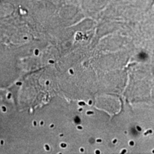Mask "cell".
Segmentation results:
<instances>
[{
	"label": "cell",
	"mask_w": 154,
	"mask_h": 154,
	"mask_svg": "<svg viewBox=\"0 0 154 154\" xmlns=\"http://www.w3.org/2000/svg\"><path fill=\"white\" fill-rule=\"evenodd\" d=\"M61 147H62V148L66 147V144H65V143H61Z\"/></svg>",
	"instance_id": "1"
},
{
	"label": "cell",
	"mask_w": 154,
	"mask_h": 154,
	"mask_svg": "<svg viewBox=\"0 0 154 154\" xmlns=\"http://www.w3.org/2000/svg\"><path fill=\"white\" fill-rule=\"evenodd\" d=\"M69 73L72 74H74V71H73V69H70V70H69Z\"/></svg>",
	"instance_id": "2"
},
{
	"label": "cell",
	"mask_w": 154,
	"mask_h": 154,
	"mask_svg": "<svg viewBox=\"0 0 154 154\" xmlns=\"http://www.w3.org/2000/svg\"><path fill=\"white\" fill-rule=\"evenodd\" d=\"M79 104V105H84V104H85V103H84V102H83V103H82V102H80Z\"/></svg>",
	"instance_id": "3"
},
{
	"label": "cell",
	"mask_w": 154,
	"mask_h": 154,
	"mask_svg": "<svg viewBox=\"0 0 154 154\" xmlns=\"http://www.w3.org/2000/svg\"><path fill=\"white\" fill-rule=\"evenodd\" d=\"M38 50H36V51H35V55H38Z\"/></svg>",
	"instance_id": "4"
},
{
	"label": "cell",
	"mask_w": 154,
	"mask_h": 154,
	"mask_svg": "<svg viewBox=\"0 0 154 154\" xmlns=\"http://www.w3.org/2000/svg\"><path fill=\"white\" fill-rule=\"evenodd\" d=\"M134 142H133V141H130V145H131V146H133V145H134Z\"/></svg>",
	"instance_id": "5"
},
{
	"label": "cell",
	"mask_w": 154,
	"mask_h": 154,
	"mask_svg": "<svg viewBox=\"0 0 154 154\" xmlns=\"http://www.w3.org/2000/svg\"><path fill=\"white\" fill-rule=\"evenodd\" d=\"M49 84V81H47V82H46V84H47V85H48V84Z\"/></svg>",
	"instance_id": "6"
},
{
	"label": "cell",
	"mask_w": 154,
	"mask_h": 154,
	"mask_svg": "<svg viewBox=\"0 0 154 154\" xmlns=\"http://www.w3.org/2000/svg\"><path fill=\"white\" fill-rule=\"evenodd\" d=\"M78 128H79V130L82 129V127H81V126H79V127H78Z\"/></svg>",
	"instance_id": "7"
},
{
	"label": "cell",
	"mask_w": 154,
	"mask_h": 154,
	"mask_svg": "<svg viewBox=\"0 0 154 154\" xmlns=\"http://www.w3.org/2000/svg\"><path fill=\"white\" fill-rule=\"evenodd\" d=\"M97 141H98V142H101V139H98Z\"/></svg>",
	"instance_id": "8"
},
{
	"label": "cell",
	"mask_w": 154,
	"mask_h": 154,
	"mask_svg": "<svg viewBox=\"0 0 154 154\" xmlns=\"http://www.w3.org/2000/svg\"><path fill=\"white\" fill-rule=\"evenodd\" d=\"M44 124V122L43 121H41V125H43Z\"/></svg>",
	"instance_id": "9"
},
{
	"label": "cell",
	"mask_w": 154,
	"mask_h": 154,
	"mask_svg": "<svg viewBox=\"0 0 154 154\" xmlns=\"http://www.w3.org/2000/svg\"><path fill=\"white\" fill-rule=\"evenodd\" d=\"M82 111V109H79V111Z\"/></svg>",
	"instance_id": "10"
}]
</instances>
